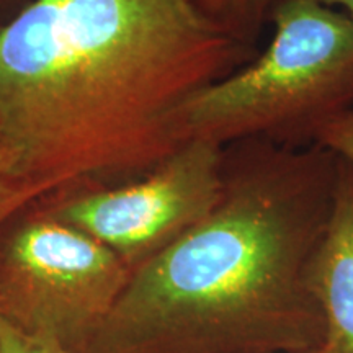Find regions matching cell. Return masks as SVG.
<instances>
[{"label":"cell","instance_id":"cell-4","mask_svg":"<svg viewBox=\"0 0 353 353\" xmlns=\"http://www.w3.org/2000/svg\"><path fill=\"white\" fill-rule=\"evenodd\" d=\"M130 275L107 245L44 208L0 229V319L69 353H83Z\"/></svg>","mask_w":353,"mask_h":353},{"label":"cell","instance_id":"cell-5","mask_svg":"<svg viewBox=\"0 0 353 353\" xmlns=\"http://www.w3.org/2000/svg\"><path fill=\"white\" fill-rule=\"evenodd\" d=\"M221 190L223 148L188 139L141 179L72 193L44 210L107 245L132 272L201 223Z\"/></svg>","mask_w":353,"mask_h":353},{"label":"cell","instance_id":"cell-7","mask_svg":"<svg viewBox=\"0 0 353 353\" xmlns=\"http://www.w3.org/2000/svg\"><path fill=\"white\" fill-rule=\"evenodd\" d=\"M39 198L34 190L15 179L10 157L0 149V229Z\"/></svg>","mask_w":353,"mask_h":353},{"label":"cell","instance_id":"cell-12","mask_svg":"<svg viewBox=\"0 0 353 353\" xmlns=\"http://www.w3.org/2000/svg\"><path fill=\"white\" fill-rule=\"evenodd\" d=\"M0 144H2V134H0Z\"/></svg>","mask_w":353,"mask_h":353},{"label":"cell","instance_id":"cell-6","mask_svg":"<svg viewBox=\"0 0 353 353\" xmlns=\"http://www.w3.org/2000/svg\"><path fill=\"white\" fill-rule=\"evenodd\" d=\"M341 159V157H339ZM327 343L353 353V167L341 159L334 206L309 270Z\"/></svg>","mask_w":353,"mask_h":353},{"label":"cell","instance_id":"cell-11","mask_svg":"<svg viewBox=\"0 0 353 353\" xmlns=\"http://www.w3.org/2000/svg\"><path fill=\"white\" fill-rule=\"evenodd\" d=\"M303 353H337V352H335V350H334V348H332V347H330L327 342H325V343H324V345H322V347H317V348H314V350H309V352H303Z\"/></svg>","mask_w":353,"mask_h":353},{"label":"cell","instance_id":"cell-8","mask_svg":"<svg viewBox=\"0 0 353 353\" xmlns=\"http://www.w3.org/2000/svg\"><path fill=\"white\" fill-rule=\"evenodd\" d=\"M316 144L353 167V108L325 126Z\"/></svg>","mask_w":353,"mask_h":353},{"label":"cell","instance_id":"cell-3","mask_svg":"<svg viewBox=\"0 0 353 353\" xmlns=\"http://www.w3.org/2000/svg\"><path fill=\"white\" fill-rule=\"evenodd\" d=\"M263 51L203 88L183 110L188 139L314 145L353 108V21L319 0H285Z\"/></svg>","mask_w":353,"mask_h":353},{"label":"cell","instance_id":"cell-10","mask_svg":"<svg viewBox=\"0 0 353 353\" xmlns=\"http://www.w3.org/2000/svg\"><path fill=\"white\" fill-rule=\"evenodd\" d=\"M319 2L332 8H337V10L345 13L348 19L353 21V0H319Z\"/></svg>","mask_w":353,"mask_h":353},{"label":"cell","instance_id":"cell-9","mask_svg":"<svg viewBox=\"0 0 353 353\" xmlns=\"http://www.w3.org/2000/svg\"><path fill=\"white\" fill-rule=\"evenodd\" d=\"M0 353H69L59 343L28 335L0 319Z\"/></svg>","mask_w":353,"mask_h":353},{"label":"cell","instance_id":"cell-1","mask_svg":"<svg viewBox=\"0 0 353 353\" xmlns=\"http://www.w3.org/2000/svg\"><path fill=\"white\" fill-rule=\"evenodd\" d=\"M257 50L196 0H32L0 26V149L39 196L141 179L183 110Z\"/></svg>","mask_w":353,"mask_h":353},{"label":"cell","instance_id":"cell-2","mask_svg":"<svg viewBox=\"0 0 353 353\" xmlns=\"http://www.w3.org/2000/svg\"><path fill=\"white\" fill-rule=\"evenodd\" d=\"M341 159L321 145L223 148L213 211L131 272L83 353H303L327 342L309 285Z\"/></svg>","mask_w":353,"mask_h":353}]
</instances>
